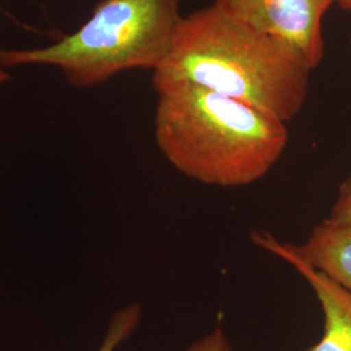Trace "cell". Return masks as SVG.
<instances>
[{
	"label": "cell",
	"instance_id": "cell-2",
	"mask_svg": "<svg viewBox=\"0 0 351 351\" xmlns=\"http://www.w3.org/2000/svg\"><path fill=\"white\" fill-rule=\"evenodd\" d=\"M155 93L156 146L176 171L197 182L249 186L285 152L287 123L258 107L188 82Z\"/></svg>",
	"mask_w": 351,
	"mask_h": 351
},
{
	"label": "cell",
	"instance_id": "cell-11",
	"mask_svg": "<svg viewBox=\"0 0 351 351\" xmlns=\"http://www.w3.org/2000/svg\"><path fill=\"white\" fill-rule=\"evenodd\" d=\"M8 80H11V75H8V73L3 69V66L0 65V86L4 85Z\"/></svg>",
	"mask_w": 351,
	"mask_h": 351
},
{
	"label": "cell",
	"instance_id": "cell-4",
	"mask_svg": "<svg viewBox=\"0 0 351 351\" xmlns=\"http://www.w3.org/2000/svg\"><path fill=\"white\" fill-rule=\"evenodd\" d=\"M336 0H213L252 29L277 38L315 69L324 58L323 19Z\"/></svg>",
	"mask_w": 351,
	"mask_h": 351
},
{
	"label": "cell",
	"instance_id": "cell-6",
	"mask_svg": "<svg viewBox=\"0 0 351 351\" xmlns=\"http://www.w3.org/2000/svg\"><path fill=\"white\" fill-rule=\"evenodd\" d=\"M294 250L314 269L351 294V221L328 217Z\"/></svg>",
	"mask_w": 351,
	"mask_h": 351
},
{
	"label": "cell",
	"instance_id": "cell-1",
	"mask_svg": "<svg viewBox=\"0 0 351 351\" xmlns=\"http://www.w3.org/2000/svg\"><path fill=\"white\" fill-rule=\"evenodd\" d=\"M313 71L285 42L239 23L213 3L184 16L151 84L155 90L188 82L289 123L307 101Z\"/></svg>",
	"mask_w": 351,
	"mask_h": 351
},
{
	"label": "cell",
	"instance_id": "cell-10",
	"mask_svg": "<svg viewBox=\"0 0 351 351\" xmlns=\"http://www.w3.org/2000/svg\"><path fill=\"white\" fill-rule=\"evenodd\" d=\"M336 3H339V7H341L343 11L351 12V0H336Z\"/></svg>",
	"mask_w": 351,
	"mask_h": 351
},
{
	"label": "cell",
	"instance_id": "cell-9",
	"mask_svg": "<svg viewBox=\"0 0 351 351\" xmlns=\"http://www.w3.org/2000/svg\"><path fill=\"white\" fill-rule=\"evenodd\" d=\"M329 217L351 221V171L339 185V194L332 206Z\"/></svg>",
	"mask_w": 351,
	"mask_h": 351
},
{
	"label": "cell",
	"instance_id": "cell-3",
	"mask_svg": "<svg viewBox=\"0 0 351 351\" xmlns=\"http://www.w3.org/2000/svg\"><path fill=\"white\" fill-rule=\"evenodd\" d=\"M182 1L101 0L71 36L42 49L0 50V65H52L78 88L98 86L130 69L155 71L172 50Z\"/></svg>",
	"mask_w": 351,
	"mask_h": 351
},
{
	"label": "cell",
	"instance_id": "cell-12",
	"mask_svg": "<svg viewBox=\"0 0 351 351\" xmlns=\"http://www.w3.org/2000/svg\"><path fill=\"white\" fill-rule=\"evenodd\" d=\"M349 43H350V49H351V37H350V39H349Z\"/></svg>",
	"mask_w": 351,
	"mask_h": 351
},
{
	"label": "cell",
	"instance_id": "cell-7",
	"mask_svg": "<svg viewBox=\"0 0 351 351\" xmlns=\"http://www.w3.org/2000/svg\"><path fill=\"white\" fill-rule=\"evenodd\" d=\"M142 319V307L138 303H130L117 310L111 316L107 330L97 351H116L138 329Z\"/></svg>",
	"mask_w": 351,
	"mask_h": 351
},
{
	"label": "cell",
	"instance_id": "cell-8",
	"mask_svg": "<svg viewBox=\"0 0 351 351\" xmlns=\"http://www.w3.org/2000/svg\"><path fill=\"white\" fill-rule=\"evenodd\" d=\"M184 351H233V348L226 337L221 326H216L201 339L191 342Z\"/></svg>",
	"mask_w": 351,
	"mask_h": 351
},
{
	"label": "cell",
	"instance_id": "cell-5",
	"mask_svg": "<svg viewBox=\"0 0 351 351\" xmlns=\"http://www.w3.org/2000/svg\"><path fill=\"white\" fill-rule=\"evenodd\" d=\"M251 242L291 265L307 284L320 303L324 329L317 343L307 351H351V294L335 281L306 263L294 250V245L281 242L264 230H254Z\"/></svg>",
	"mask_w": 351,
	"mask_h": 351
}]
</instances>
